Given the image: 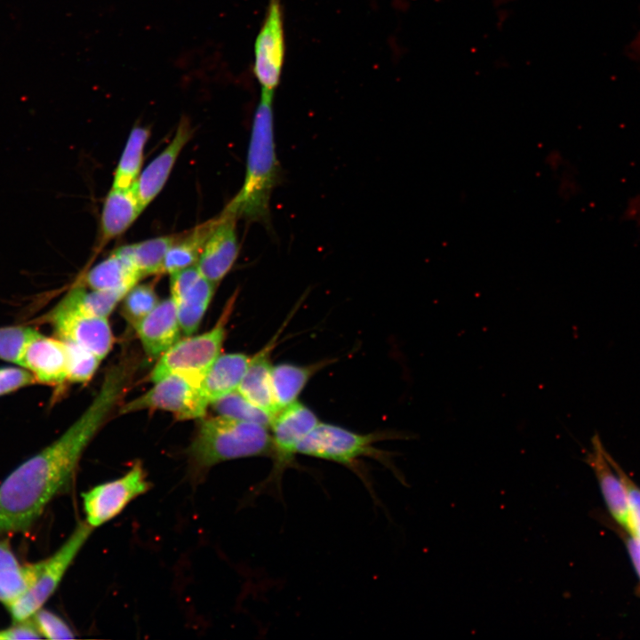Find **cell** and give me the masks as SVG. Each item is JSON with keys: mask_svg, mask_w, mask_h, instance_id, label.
<instances>
[{"mask_svg": "<svg viewBox=\"0 0 640 640\" xmlns=\"http://www.w3.org/2000/svg\"><path fill=\"white\" fill-rule=\"evenodd\" d=\"M35 381V377L25 368L1 367L0 396L33 384Z\"/></svg>", "mask_w": 640, "mask_h": 640, "instance_id": "e575fe53", "label": "cell"}, {"mask_svg": "<svg viewBox=\"0 0 640 640\" xmlns=\"http://www.w3.org/2000/svg\"><path fill=\"white\" fill-rule=\"evenodd\" d=\"M284 14L279 0H270L254 44L253 72L261 91L274 92L284 59Z\"/></svg>", "mask_w": 640, "mask_h": 640, "instance_id": "8fae6325", "label": "cell"}, {"mask_svg": "<svg viewBox=\"0 0 640 640\" xmlns=\"http://www.w3.org/2000/svg\"><path fill=\"white\" fill-rule=\"evenodd\" d=\"M30 619L42 637L48 639L75 637L73 631L62 619L45 609H39Z\"/></svg>", "mask_w": 640, "mask_h": 640, "instance_id": "d6a6232c", "label": "cell"}, {"mask_svg": "<svg viewBox=\"0 0 640 640\" xmlns=\"http://www.w3.org/2000/svg\"><path fill=\"white\" fill-rule=\"evenodd\" d=\"M134 327L148 356L156 357L164 353L179 340L180 330L176 304L172 297L158 302Z\"/></svg>", "mask_w": 640, "mask_h": 640, "instance_id": "2e32d148", "label": "cell"}, {"mask_svg": "<svg viewBox=\"0 0 640 640\" xmlns=\"http://www.w3.org/2000/svg\"><path fill=\"white\" fill-rule=\"evenodd\" d=\"M628 549L635 569L640 578V539L631 535L628 541Z\"/></svg>", "mask_w": 640, "mask_h": 640, "instance_id": "74e56055", "label": "cell"}, {"mask_svg": "<svg viewBox=\"0 0 640 640\" xmlns=\"http://www.w3.org/2000/svg\"><path fill=\"white\" fill-rule=\"evenodd\" d=\"M327 364L328 361L308 365L279 364L273 366L271 382L278 412L297 401L310 378Z\"/></svg>", "mask_w": 640, "mask_h": 640, "instance_id": "7402d4cb", "label": "cell"}, {"mask_svg": "<svg viewBox=\"0 0 640 640\" xmlns=\"http://www.w3.org/2000/svg\"><path fill=\"white\" fill-rule=\"evenodd\" d=\"M125 293L115 291L87 292L81 286L73 288L67 296L84 312L107 318Z\"/></svg>", "mask_w": 640, "mask_h": 640, "instance_id": "f1b7e54d", "label": "cell"}, {"mask_svg": "<svg viewBox=\"0 0 640 640\" xmlns=\"http://www.w3.org/2000/svg\"><path fill=\"white\" fill-rule=\"evenodd\" d=\"M495 10V25L498 30H502L509 23L512 19L511 7H500Z\"/></svg>", "mask_w": 640, "mask_h": 640, "instance_id": "f35d334b", "label": "cell"}, {"mask_svg": "<svg viewBox=\"0 0 640 640\" xmlns=\"http://www.w3.org/2000/svg\"><path fill=\"white\" fill-rule=\"evenodd\" d=\"M217 222L218 217L200 224L184 236H177L166 253L164 272L172 274L196 265Z\"/></svg>", "mask_w": 640, "mask_h": 640, "instance_id": "603a6c76", "label": "cell"}, {"mask_svg": "<svg viewBox=\"0 0 640 640\" xmlns=\"http://www.w3.org/2000/svg\"><path fill=\"white\" fill-rule=\"evenodd\" d=\"M318 422L313 411L298 401L281 409L275 415L269 425V455L273 464L268 476L260 484V491L273 488L281 492L284 474L287 468L294 466L300 442Z\"/></svg>", "mask_w": 640, "mask_h": 640, "instance_id": "8992f818", "label": "cell"}, {"mask_svg": "<svg viewBox=\"0 0 640 640\" xmlns=\"http://www.w3.org/2000/svg\"><path fill=\"white\" fill-rule=\"evenodd\" d=\"M216 284L199 276L177 300L178 319L180 330L188 336L198 328L210 304Z\"/></svg>", "mask_w": 640, "mask_h": 640, "instance_id": "cb8c5ba5", "label": "cell"}, {"mask_svg": "<svg viewBox=\"0 0 640 640\" xmlns=\"http://www.w3.org/2000/svg\"><path fill=\"white\" fill-rule=\"evenodd\" d=\"M155 383L142 396L124 404L121 412L160 409L172 412L179 420L201 419L205 415L209 403L199 387L187 379L173 374Z\"/></svg>", "mask_w": 640, "mask_h": 640, "instance_id": "9c48e42d", "label": "cell"}, {"mask_svg": "<svg viewBox=\"0 0 640 640\" xmlns=\"http://www.w3.org/2000/svg\"><path fill=\"white\" fill-rule=\"evenodd\" d=\"M148 137L149 130L146 127L135 126L132 129L116 169L112 188H127L135 183L140 176Z\"/></svg>", "mask_w": 640, "mask_h": 640, "instance_id": "d4e9b609", "label": "cell"}, {"mask_svg": "<svg viewBox=\"0 0 640 640\" xmlns=\"http://www.w3.org/2000/svg\"><path fill=\"white\" fill-rule=\"evenodd\" d=\"M192 133L189 120L182 116L170 143L140 174L133 187L143 210L164 188L179 155Z\"/></svg>", "mask_w": 640, "mask_h": 640, "instance_id": "5bb4252c", "label": "cell"}, {"mask_svg": "<svg viewBox=\"0 0 640 640\" xmlns=\"http://www.w3.org/2000/svg\"><path fill=\"white\" fill-rule=\"evenodd\" d=\"M92 532L86 522H80L61 547L44 560L40 575L32 588L8 608L14 621L30 618L54 593L68 567Z\"/></svg>", "mask_w": 640, "mask_h": 640, "instance_id": "52a82bcc", "label": "cell"}, {"mask_svg": "<svg viewBox=\"0 0 640 640\" xmlns=\"http://www.w3.org/2000/svg\"><path fill=\"white\" fill-rule=\"evenodd\" d=\"M44 384L68 380V353L63 340L37 333L25 347L19 364Z\"/></svg>", "mask_w": 640, "mask_h": 640, "instance_id": "4fadbf2b", "label": "cell"}, {"mask_svg": "<svg viewBox=\"0 0 640 640\" xmlns=\"http://www.w3.org/2000/svg\"><path fill=\"white\" fill-rule=\"evenodd\" d=\"M545 164L556 182V191L564 201H570L581 193L578 172L575 166L558 150L550 151Z\"/></svg>", "mask_w": 640, "mask_h": 640, "instance_id": "83f0119b", "label": "cell"}, {"mask_svg": "<svg viewBox=\"0 0 640 640\" xmlns=\"http://www.w3.org/2000/svg\"><path fill=\"white\" fill-rule=\"evenodd\" d=\"M37 333L28 326L0 327V359L19 364L25 347Z\"/></svg>", "mask_w": 640, "mask_h": 640, "instance_id": "1f68e13d", "label": "cell"}, {"mask_svg": "<svg viewBox=\"0 0 640 640\" xmlns=\"http://www.w3.org/2000/svg\"><path fill=\"white\" fill-rule=\"evenodd\" d=\"M141 278L125 245L115 250L86 275V284L93 290L127 293Z\"/></svg>", "mask_w": 640, "mask_h": 640, "instance_id": "d6986e66", "label": "cell"}, {"mask_svg": "<svg viewBox=\"0 0 640 640\" xmlns=\"http://www.w3.org/2000/svg\"><path fill=\"white\" fill-rule=\"evenodd\" d=\"M611 460L620 479L622 480L628 494L629 509L628 532L631 535H635L636 537L640 539V489L627 476V474H625V472L612 459V457Z\"/></svg>", "mask_w": 640, "mask_h": 640, "instance_id": "836d02e7", "label": "cell"}, {"mask_svg": "<svg viewBox=\"0 0 640 640\" xmlns=\"http://www.w3.org/2000/svg\"><path fill=\"white\" fill-rule=\"evenodd\" d=\"M142 211L133 185L127 188H112L101 212V243L106 244L122 235Z\"/></svg>", "mask_w": 640, "mask_h": 640, "instance_id": "44dd1931", "label": "cell"}, {"mask_svg": "<svg viewBox=\"0 0 640 640\" xmlns=\"http://www.w3.org/2000/svg\"><path fill=\"white\" fill-rule=\"evenodd\" d=\"M14 622V625L0 629V640L38 639L42 637L30 618Z\"/></svg>", "mask_w": 640, "mask_h": 640, "instance_id": "d590c367", "label": "cell"}, {"mask_svg": "<svg viewBox=\"0 0 640 640\" xmlns=\"http://www.w3.org/2000/svg\"><path fill=\"white\" fill-rule=\"evenodd\" d=\"M176 239L174 236H157L125 245L141 277L164 272L166 253Z\"/></svg>", "mask_w": 640, "mask_h": 640, "instance_id": "484cf974", "label": "cell"}, {"mask_svg": "<svg viewBox=\"0 0 640 640\" xmlns=\"http://www.w3.org/2000/svg\"><path fill=\"white\" fill-rule=\"evenodd\" d=\"M620 220L632 226L640 235V192L633 194L626 200Z\"/></svg>", "mask_w": 640, "mask_h": 640, "instance_id": "8d00e7d4", "label": "cell"}, {"mask_svg": "<svg viewBox=\"0 0 640 640\" xmlns=\"http://www.w3.org/2000/svg\"><path fill=\"white\" fill-rule=\"evenodd\" d=\"M521 0H491V4L494 9H497L500 7H512L513 4Z\"/></svg>", "mask_w": 640, "mask_h": 640, "instance_id": "ab89813d", "label": "cell"}, {"mask_svg": "<svg viewBox=\"0 0 640 640\" xmlns=\"http://www.w3.org/2000/svg\"><path fill=\"white\" fill-rule=\"evenodd\" d=\"M149 487L141 463H135L123 476L96 485L82 494L85 522L92 528L104 524Z\"/></svg>", "mask_w": 640, "mask_h": 640, "instance_id": "ba28073f", "label": "cell"}, {"mask_svg": "<svg viewBox=\"0 0 640 640\" xmlns=\"http://www.w3.org/2000/svg\"><path fill=\"white\" fill-rule=\"evenodd\" d=\"M44 560L20 564L8 541H0V602L11 607L36 584Z\"/></svg>", "mask_w": 640, "mask_h": 640, "instance_id": "ac0fdd59", "label": "cell"}, {"mask_svg": "<svg viewBox=\"0 0 640 640\" xmlns=\"http://www.w3.org/2000/svg\"><path fill=\"white\" fill-rule=\"evenodd\" d=\"M235 298L226 305L219 321L210 331L177 340L154 367L150 380L156 382L168 375H179L199 387L205 373L220 356Z\"/></svg>", "mask_w": 640, "mask_h": 640, "instance_id": "5b68a950", "label": "cell"}, {"mask_svg": "<svg viewBox=\"0 0 640 640\" xmlns=\"http://www.w3.org/2000/svg\"><path fill=\"white\" fill-rule=\"evenodd\" d=\"M51 321L60 340L90 350L100 360L112 348L113 336L107 318L84 312L67 295L53 310Z\"/></svg>", "mask_w": 640, "mask_h": 640, "instance_id": "30bf717a", "label": "cell"}, {"mask_svg": "<svg viewBox=\"0 0 640 640\" xmlns=\"http://www.w3.org/2000/svg\"><path fill=\"white\" fill-rule=\"evenodd\" d=\"M130 364L109 369L83 414L54 442L16 468L0 485V534L26 532L69 483L79 460L129 380Z\"/></svg>", "mask_w": 640, "mask_h": 640, "instance_id": "6da1fadb", "label": "cell"}, {"mask_svg": "<svg viewBox=\"0 0 640 640\" xmlns=\"http://www.w3.org/2000/svg\"><path fill=\"white\" fill-rule=\"evenodd\" d=\"M250 360L251 357L243 353H229L217 357L199 386L209 404L238 388Z\"/></svg>", "mask_w": 640, "mask_h": 640, "instance_id": "ffe728a7", "label": "cell"}, {"mask_svg": "<svg viewBox=\"0 0 640 640\" xmlns=\"http://www.w3.org/2000/svg\"><path fill=\"white\" fill-rule=\"evenodd\" d=\"M390 438H407V436L392 432L359 434L337 425L318 422L300 442L298 453L339 463L351 469L356 468L361 458H374L404 484V476L390 460L392 455L374 446L376 442Z\"/></svg>", "mask_w": 640, "mask_h": 640, "instance_id": "277c9868", "label": "cell"}, {"mask_svg": "<svg viewBox=\"0 0 640 640\" xmlns=\"http://www.w3.org/2000/svg\"><path fill=\"white\" fill-rule=\"evenodd\" d=\"M124 298L123 314L127 321L134 326L158 303L155 289L149 284L134 285Z\"/></svg>", "mask_w": 640, "mask_h": 640, "instance_id": "f546056e", "label": "cell"}, {"mask_svg": "<svg viewBox=\"0 0 640 640\" xmlns=\"http://www.w3.org/2000/svg\"><path fill=\"white\" fill-rule=\"evenodd\" d=\"M268 428L224 417L202 419L188 455L196 469H207L227 460L269 455Z\"/></svg>", "mask_w": 640, "mask_h": 640, "instance_id": "3957f363", "label": "cell"}, {"mask_svg": "<svg viewBox=\"0 0 640 640\" xmlns=\"http://www.w3.org/2000/svg\"><path fill=\"white\" fill-rule=\"evenodd\" d=\"M274 92L261 91L248 148L246 172L240 191L225 207L237 219L271 228L270 199L282 180L274 138Z\"/></svg>", "mask_w": 640, "mask_h": 640, "instance_id": "7a4b0ae2", "label": "cell"}, {"mask_svg": "<svg viewBox=\"0 0 640 640\" xmlns=\"http://www.w3.org/2000/svg\"><path fill=\"white\" fill-rule=\"evenodd\" d=\"M433 1L436 2V3H443V2L445 1V0H433Z\"/></svg>", "mask_w": 640, "mask_h": 640, "instance_id": "b9f144b4", "label": "cell"}, {"mask_svg": "<svg viewBox=\"0 0 640 640\" xmlns=\"http://www.w3.org/2000/svg\"><path fill=\"white\" fill-rule=\"evenodd\" d=\"M64 343L68 353V380L73 382L89 380L96 372L100 359L81 346L68 341Z\"/></svg>", "mask_w": 640, "mask_h": 640, "instance_id": "4dcf8cb0", "label": "cell"}, {"mask_svg": "<svg viewBox=\"0 0 640 640\" xmlns=\"http://www.w3.org/2000/svg\"><path fill=\"white\" fill-rule=\"evenodd\" d=\"M276 340L273 339L260 351L251 357L246 372L237 390L253 405L273 418L278 412L275 402L270 356Z\"/></svg>", "mask_w": 640, "mask_h": 640, "instance_id": "e0dca14e", "label": "cell"}, {"mask_svg": "<svg viewBox=\"0 0 640 640\" xmlns=\"http://www.w3.org/2000/svg\"><path fill=\"white\" fill-rule=\"evenodd\" d=\"M592 451L586 462L593 468L606 505L618 524L629 530L628 494L619 474L612 463V456L604 449L598 434L591 439Z\"/></svg>", "mask_w": 640, "mask_h": 640, "instance_id": "9a60e30c", "label": "cell"}, {"mask_svg": "<svg viewBox=\"0 0 640 640\" xmlns=\"http://www.w3.org/2000/svg\"><path fill=\"white\" fill-rule=\"evenodd\" d=\"M237 218L224 209L196 262L202 276L217 284L232 268L239 253Z\"/></svg>", "mask_w": 640, "mask_h": 640, "instance_id": "7c38bea8", "label": "cell"}, {"mask_svg": "<svg viewBox=\"0 0 640 640\" xmlns=\"http://www.w3.org/2000/svg\"><path fill=\"white\" fill-rule=\"evenodd\" d=\"M220 416L269 427L272 417L249 402L237 389L212 403Z\"/></svg>", "mask_w": 640, "mask_h": 640, "instance_id": "4316f807", "label": "cell"}, {"mask_svg": "<svg viewBox=\"0 0 640 640\" xmlns=\"http://www.w3.org/2000/svg\"><path fill=\"white\" fill-rule=\"evenodd\" d=\"M509 64V61L506 58L501 57H498L493 63L496 69H506Z\"/></svg>", "mask_w": 640, "mask_h": 640, "instance_id": "60d3db41", "label": "cell"}]
</instances>
